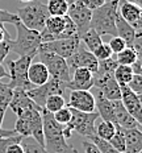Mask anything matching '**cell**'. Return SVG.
Instances as JSON below:
<instances>
[{
	"mask_svg": "<svg viewBox=\"0 0 142 153\" xmlns=\"http://www.w3.org/2000/svg\"><path fill=\"white\" fill-rule=\"evenodd\" d=\"M90 140L97 146V149H99L100 153H120V152H117L112 145L109 144V141L103 140V139H99L96 135H95L93 137H91Z\"/></svg>",
	"mask_w": 142,
	"mask_h": 153,
	"instance_id": "d6a6232c",
	"label": "cell"
},
{
	"mask_svg": "<svg viewBox=\"0 0 142 153\" xmlns=\"http://www.w3.org/2000/svg\"><path fill=\"white\" fill-rule=\"evenodd\" d=\"M66 87L70 91L72 90H82V91H91L93 87V73L88 69L78 68L71 73V78L67 82Z\"/></svg>",
	"mask_w": 142,
	"mask_h": 153,
	"instance_id": "2e32d148",
	"label": "cell"
},
{
	"mask_svg": "<svg viewBox=\"0 0 142 153\" xmlns=\"http://www.w3.org/2000/svg\"><path fill=\"white\" fill-rule=\"evenodd\" d=\"M9 40H11V38H9ZM9 40H5V41H3V42H0V65H3V62L5 61V58H7L9 52H11Z\"/></svg>",
	"mask_w": 142,
	"mask_h": 153,
	"instance_id": "f35d334b",
	"label": "cell"
},
{
	"mask_svg": "<svg viewBox=\"0 0 142 153\" xmlns=\"http://www.w3.org/2000/svg\"><path fill=\"white\" fill-rule=\"evenodd\" d=\"M11 38V36H9L8 30L5 29L4 24H0V42H3V41L5 40H9Z\"/></svg>",
	"mask_w": 142,
	"mask_h": 153,
	"instance_id": "b9f144b4",
	"label": "cell"
},
{
	"mask_svg": "<svg viewBox=\"0 0 142 153\" xmlns=\"http://www.w3.org/2000/svg\"><path fill=\"white\" fill-rule=\"evenodd\" d=\"M79 40H80V42L84 45V48H86L87 50H90V52H93L100 44H103L102 36H100L96 30H93L92 28H90V29H87L83 34H80Z\"/></svg>",
	"mask_w": 142,
	"mask_h": 153,
	"instance_id": "603a6c76",
	"label": "cell"
},
{
	"mask_svg": "<svg viewBox=\"0 0 142 153\" xmlns=\"http://www.w3.org/2000/svg\"><path fill=\"white\" fill-rule=\"evenodd\" d=\"M108 46H109V49L112 50L113 54H117V53L121 52V50H124L128 45H126V42L122 40L121 37L115 36V37H110V40L108 42Z\"/></svg>",
	"mask_w": 142,
	"mask_h": 153,
	"instance_id": "d590c367",
	"label": "cell"
},
{
	"mask_svg": "<svg viewBox=\"0 0 142 153\" xmlns=\"http://www.w3.org/2000/svg\"><path fill=\"white\" fill-rule=\"evenodd\" d=\"M115 132H116V124H113L110 122H104L103 120L99 126L95 127V135L99 139L107 140V141H109L113 137Z\"/></svg>",
	"mask_w": 142,
	"mask_h": 153,
	"instance_id": "4316f807",
	"label": "cell"
},
{
	"mask_svg": "<svg viewBox=\"0 0 142 153\" xmlns=\"http://www.w3.org/2000/svg\"><path fill=\"white\" fill-rule=\"evenodd\" d=\"M53 117L55 119V122L61 126H66L71 120V108L70 107H63L61 110H58L57 112L53 114Z\"/></svg>",
	"mask_w": 142,
	"mask_h": 153,
	"instance_id": "1f68e13d",
	"label": "cell"
},
{
	"mask_svg": "<svg viewBox=\"0 0 142 153\" xmlns=\"http://www.w3.org/2000/svg\"><path fill=\"white\" fill-rule=\"evenodd\" d=\"M63 107H66V100L63 95H50L45 100V106H43V108L50 114H54Z\"/></svg>",
	"mask_w": 142,
	"mask_h": 153,
	"instance_id": "83f0119b",
	"label": "cell"
},
{
	"mask_svg": "<svg viewBox=\"0 0 142 153\" xmlns=\"http://www.w3.org/2000/svg\"><path fill=\"white\" fill-rule=\"evenodd\" d=\"M20 1H23V3H30V1H34V0H20Z\"/></svg>",
	"mask_w": 142,
	"mask_h": 153,
	"instance_id": "c3c4849f",
	"label": "cell"
},
{
	"mask_svg": "<svg viewBox=\"0 0 142 153\" xmlns=\"http://www.w3.org/2000/svg\"><path fill=\"white\" fill-rule=\"evenodd\" d=\"M132 76H133V70H132L130 66L126 65H118L113 71V78L116 79L120 87L121 86H128V83L132 81Z\"/></svg>",
	"mask_w": 142,
	"mask_h": 153,
	"instance_id": "d4e9b609",
	"label": "cell"
},
{
	"mask_svg": "<svg viewBox=\"0 0 142 153\" xmlns=\"http://www.w3.org/2000/svg\"><path fill=\"white\" fill-rule=\"evenodd\" d=\"M16 28V40H9V46L11 50L17 54V56H29L34 57L37 56V52L41 45V37L40 32L32 30L23 25L20 21L15 24Z\"/></svg>",
	"mask_w": 142,
	"mask_h": 153,
	"instance_id": "277c9868",
	"label": "cell"
},
{
	"mask_svg": "<svg viewBox=\"0 0 142 153\" xmlns=\"http://www.w3.org/2000/svg\"><path fill=\"white\" fill-rule=\"evenodd\" d=\"M92 94L95 97V111L97 112V115L102 117L104 122H110L116 124L112 100L107 99V98H104L103 95L97 94V92H92Z\"/></svg>",
	"mask_w": 142,
	"mask_h": 153,
	"instance_id": "d6986e66",
	"label": "cell"
},
{
	"mask_svg": "<svg viewBox=\"0 0 142 153\" xmlns=\"http://www.w3.org/2000/svg\"><path fill=\"white\" fill-rule=\"evenodd\" d=\"M107 1H110V0H107Z\"/></svg>",
	"mask_w": 142,
	"mask_h": 153,
	"instance_id": "681fc988",
	"label": "cell"
},
{
	"mask_svg": "<svg viewBox=\"0 0 142 153\" xmlns=\"http://www.w3.org/2000/svg\"><path fill=\"white\" fill-rule=\"evenodd\" d=\"M43 128V146L47 153H77L63 136V126L58 124L53 117V114L45 108L41 111Z\"/></svg>",
	"mask_w": 142,
	"mask_h": 153,
	"instance_id": "6da1fadb",
	"label": "cell"
},
{
	"mask_svg": "<svg viewBox=\"0 0 142 153\" xmlns=\"http://www.w3.org/2000/svg\"><path fill=\"white\" fill-rule=\"evenodd\" d=\"M66 63H67L71 73L78 68H84V69H88L91 73L95 74V73L97 71V68H99V61H97V58L92 54V52L87 50L82 42L79 44L78 49L74 52V54L66 59Z\"/></svg>",
	"mask_w": 142,
	"mask_h": 153,
	"instance_id": "8fae6325",
	"label": "cell"
},
{
	"mask_svg": "<svg viewBox=\"0 0 142 153\" xmlns=\"http://www.w3.org/2000/svg\"><path fill=\"white\" fill-rule=\"evenodd\" d=\"M115 57H116V61H117L118 65L132 66L138 58H140V53H138L133 46H126L124 50H121L120 53L115 54Z\"/></svg>",
	"mask_w": 142,
	"mask_h": 153,
	"instance_id": "cb8c5ba5",
	"label": "cell"
},
{
	"mask_svg": "<svg viewBox=\"0 0 142 153\" xmlns=\"http://www.w3.org/2000/svg\"><path fill=\"white\" fill-rule=\"evenodd\" d=\"M121 103L138 123H142V102L141 97L133 92L128 86H121Z\"/></svg>",
	"mask_w": 142,
	"mask_h": 153,
	"instance_id": "9a60e30c",
	"label": "cell"
},
{
	"mask_svg": "<svg viewBox=\"0 0 142 153\" xmlns=\"http://www.w3.org/2000/svg\"><path fill=\"white\" fill-rule=\"evenodd\" d=\"M124 137H125V152L124 153H141L142 152L141 129H138V128L124 129Z\"/></svg>",
	"mask_w": 142,
	"mask_h": 153,
	"instance_id": "44dd1931",
	"label": "cell"
},
{
	"mask_svg": "<svg viewBox=\"0 0 142 153\" xmlns=\"http://www.w3.org/2000/svg\"><path fill=\"white\" fill-rule=\"evenodd\" d=\"M5 76H8V70L5 69L3 65H0V79L5 78Z\"/></svg>",
	"mask_w": 142,
	"mask_h": 153,
	"instance_id": "bcb514c9",
	"label": "cell"
},
{
	"mask_svg": "<svg viewBox=\"0 0 142 153\" xmlns=\"http://www.w3.org/2000/svg\"><path fill=\"white\" fill-rule=\"evenodd\" d=\"M8 107L13 111L16 116H18V115H21L28 110H42L28 97L26 91L20 90V88H15L13 90V95H12V99L9 102Z\"/></svg>",
	"mask_w": 142,
	"mask_h": 153,
	"instance_id": "e0dca14e",
	"label": "cell"
},
{
	"mask_svg": "<svg viewBox=\"0 0 142 153\" xmlns=\"http://www.w3.org/2000/svg\"><path fill=\"white\" fill-rule=\"evenodd\" d=\"M50 78V74L47 71L46 66L42 62H32L28 69V81L32 83L33 87L45 85Z\"/></svg>",
	"mask_w": 142,
	"mask_h": 153,
	"instance_id": "ffe728a7",
	"label": "cell"
},
{
	"mask_svg": "<svg viewBox=\"0 0 142 153\" xmlns=\"http://www.w3.org/2000/svg\"><path fill=\"white\" fill-rule=\"evenodd\" d=\"M21 146H23L24 153H47L46 149L43 148L40 143H37L32 136H26L21 140Z\"/></svg>",
	"mask_w": 142,
	"mask_h": 153,
	"instance_id": "f1b7e54d",
	"label": "cell"
},
{
	"mask_svg": "<svg viewBox=\"0 0 142 153\" xmlns=\"http://www.w3.org/2000/svg\"><path fill=\"white\" fill-rule=\"evenodd\" d=\"M7 153H24V151H23V146H21L20 143H17V144H13L9 146L7 149Z\"/></svg>",
	"mask_w": 142,
	"mask_h": 153,
	"instance_id": "7bdbcfd3",
	"label": "cell"
},
{
	"mask_svg": "<svg viewBox=\"0 0 142 153\" xmlns=\"http://www.w3.org/2000/svg\"><path fill=\"white\" fill-rule=\"evenodd\" d=\"M132 1H133V3H135V4H137V5H140L141 3H142V0H132Z\"/></svg>",
	"mask_w": 142,
	"mask_h": 153,
	"instance_id": "7dc6e473",
	"label": "cell"
},
{
	"mask_svg": "<svg viewBox=\"0 0 142 153\" xmlns=\"http://www.w3.org/2000/svg\"><path fill=\"white\" fill-rule=\"evenodd\" d=\"M46 8L50 16H66L68 9V3L67 0H49Z\"/></svg>",
	"mask_w": 142,
	"mask_h": 153,
	"instance_id": "484cf974",
	"label": "cell"
},
{
	"mask_svg": "<svg viewBox=\"0 0 142 153\" xmlns=\"http://www.w3.org/2000/svg\"><path fill=\"white\" fill-rule=\"evenodd\" d=\"M83 151H84V153H100L97 146L95 145L91 140L90 141H88V140H84L83 141Z\"/></svg>",
	"mask_w": 142,
	"mask_h": 153,
	"instance_id": "60d3db41",
	"label": "cell"
},
{
	"mask_svg": "<svg viewBox=\"0 0 142 153\" xmlns=\"http://www.w3.org/2000/svg\"><path fill=\"white\" fill-rule=\"evenodd\" d=\"M67 3H68L67 16L72 20V23L77 25L78 36H80L87 29H90L92 11L88 9L83 4L82 0H67Z\"/></svg>",
	"mask_w": 142,
	"mask_h": 153,
	"instance_id": "30bf717a",
	"label": "cell"
},
{
	"mask_svg": "<svg viewBox=\"0 0 142 153\" xmlns=\"http://www.w3.org/2000/svg\"><path fill=\"white\" fill-rule=\"evenodd\" d=\"M117 7L118 0H110L102 7L93 9L90 28L96 30L100 36H117V30H116V17L118 15Z\"/></svg>",
	"mask_w": 142,
	"mask_h": 153,
	"instance_id": "7a4b0ae2",
	"label": "cell"
},
{
	"mask_svg": "<svg viewBox=\"0 0 142 153\" xmlns=\"http://www.w3.org/2000/svg\"><path fill=\"white\" fill-rule=\"evenodd\" d=\"M37 57H38L40 62H42L46 66L47 71H49L52 78H57L58 81L67 85V82L71 78V71L68 69L65 58H62V57L57 56V54L52 52L43 50V49H38Z\"/></svg>",
	"mask_w": 142,
	"mask_h": 153,
	"instance_id": "52a82bcc",
	"label": "cell"
},
{
	"mask_svg": "<svg viewBox=\"0 0 142 153\" xmlns=\"http://www.w3.org/2000/svg\"><path fill=\"white\" fill-rule=\"evenodd\" d=\"M132 70H133V74H138V75H141L142 74V70H141V59L138 58L137 61H135L133 65L130 66Z\"/></svg>",
	"mask_w": 142,
	"mask_h": 153,
	"instance_id": "ee69618b",
	"label": "cell"
},
{
	"mask_svg": "<svg viewBox=\"0 0 142 153\" xmlns=\"http://www.w3.org/2000/svg\"><path fill=\"white\" fill-rule=\"evenodd\" d=\"M78 36V28L72 20L66 16H49L43 29L40 32L41 44L50 42L61 38H68Z\"/></svg>",
	"mask_w": 142,
	"mask_h": 153,
	"instance_id": "3957f363",
	"label": "cell"
},
{
	"mask_svg": "<svg viewBox=\"0 0 142 153\" xmlns=\"http://www.w3.org/2000/svg\"><path fill=\"white\" fill-rule=\"evenodd\" d=\"M112 103H113V112H115V122L117 126H120L124 129H132V128L141 129V124L125 110L121 100H112Z\"/></svg>",
	"mask_w": 142,
	"mask_h": 153,
	"instance_id": "ac0fdd59",
	"label": "cell"
},
{
	"mask_svg": "<svg viewBox=\"0 0 142 153\" xmlns=\"http://www.w3.org/2000/svg\"><path fill=\"white\" fill-rule=\"evenodd\" d=\"M109 144L113 146L117 152L124 153L125 152V137H124V129L116 124V132L113 137L109 140Z\"/></svg>",
	"mask_w": 142,
	"mask_h": 153,
	"instance_id": "f546056e",
	"label": "cell"
},
{
	"mask_svg": "<svg viewBox=\"0 0 142 153\" xmlns=\"http://www.w3.org/2000/svg\"><path fill=\"white\" fill-rule=\"evenodd\" d=\"M92 54L97 58V61H104V59H108L113 56V53H112V50L109 49L108 44H104V42L100 44L92 52Z\"/></svg>",
	"mask_w": 142,
	"mask_h": 153,
	"instance_id": "836d02e7",
	"label": "cell"
},
{
	"mask_svg": "<svg viewBox=\"0 0 142 153\" xmlns=\"http://www.w3.org/2000/svg\"><path fill=\"white\" fill-rule=\"evenodd\" d=\"M128 87L130 88L133 92H135L137 95H142V75L133 74L132 76V81L128 83Z\"/></svg>",
	"mask_w": 142,
	"mask_h": 153,
	"instance_id": "8d00e7d4",
	"label": "cell"
},
{
	"mask_svg": "<svg viewBox=\"0 0 142 153\" xmlns=\"http://www.w3.org/2000/svg\"><path fill=\"white\" fill-rule=\"evenodd\" d=\"M5 111H7V108L0 107V129H1V126H3V120H4V116H5Z\"/></svg>",
	"mask_w": 142,
	"mask_h": 153,
	"instance_id": "f6af8a7d",
	"label": "cell"
},
{
	"mask_svg": "<svg viewBox=\"0 0 142 153\" xmlns=\"http://www.w3.org/2000/svg\"><path fill=\"white\" fill-rule=\"evenodd\" d=\"M21 140H23V136H20V135L0 139V153H7V149L9 146L13 144H17V143H21Z\"/></svg>",
	"mask_w": 142,
	"mask_h": 153,
	"instance_id": "e575fe53",
	"label": "cell"
},
{
	"mask_svg": "<svg viewBox=\"0 0 142 153\" xmlns=\"http://www.w3.org/2000/svg\"><path fill=\"white\" fill-rule=\"evenodd\" d=\"M66 106L80 112H95V97L91 91L72 90Z\"/></svg>",
	"mask_w": 142,
	"mask_h": 153,
	"instance_id": "5bb4252c",
	"label": "cell"
},
{
	"mask_svg": "<svg viewBox=\"0 0 142 153\" xmlns=\"http://www.w3.org/2000/svg\"><path fill=\"white\" fill-rule=\"evenodd\" d=\"M99 117L97 112H80V111L71 108V120L66 124L68 129L75 131L80 136L86 139H91L95 136V123Z\"/></svg>",
	"mask_w": 142,
	"mask_h": 153,
	"instance_id": "ba28073f",
	"label": "cell"
},
{
	"mask_svg": "<svg viewBox=\"0 0 142 153\" xmlns=\"http://www.w3.org/2000/svg\"><path fill=\"white\" fill-rule=\"evenodd\" d=\"M83 1V4L86 5L88 9H91V11H93V9L102 7L103 4H105L107 0H82Z\"/></svg>",
	"mask_w": 142,
	"mask_h": 153,
	"instance_id": "ab89813d",
	"label": "cell"
},
{
	"mask_svg": "<svg viewBox=\"0 0 142 153\" xmlns=\"http://www.w3.org/2000/svg\"><path fill=\"white\" fill-rule=\"evenodd\" d=\"M118 15L128 23L129 25L135 29L137 33H141L142 30V9L140 5L130 0H118L117 7Z\"/></svg>",
	"mask_w": 142,
	"mask_h": 153,
	"instance_id": "4fadbf2b",
	"label": "cell"
},
{
	"mask_svg": "<svg viewBox=\"0 0 142 153\" xmlns=\"http://www.w3.org/2000/svg\"><path fill=\"white\" fill-rule=\"evenodd\" d=\"M116 30H117V36L121 37L128 46L133 45L135 38L141 37L142 34V33H137L134 28L126 23L120 15H117V17H116Z\"/></svg>",
	"mask_w": 142,
	"mask_h": 153,
	"instance_id": "7402d4cb",
	"label": "cell"
},
{
	"mask_svg": "<svg viewBox=\"0 0 142 153\" xmlns=\"http://www.w3.org/2000/svg\"><path fill=\"white\" fill-rule=\"evenodd\" d=\"M12 95H13V90L7 83L0 82V107L8 108L9 102L12 99Z\"/></svg>",
	"mask_w": 142,
	"mask_h": 153,
	"instance_id": "4dcf8cb0",
	"label": "cell"
},
{
	"mask_svg": "<svg viewBox=\"0 0 142 153\" xmlns=\"http://www.w3.org/2000/svg\"><path fill=\"white\" fill-rule=\"evenodd\" d=\"M66 88H67L66 87V83L58 81L57 78H52V76H50L49 81H47L45 85L30 88V90L26 91V94L37 106L43 108V106H45V100L50 97V95H63L66 91Z\"/></svg>",
	"mask_w": 142,
	"mask_h": 153,
	"instance_id": "9c48e42d",
	"label": "cell"
},
{
	"mask_svg": "<svg viewBox=\"0 0 142 153\" xmlns=\"http://www.w3.org/2000/svg\"><path fill=\"white\" fill-rule=\"evenodd\" d=\"M141 153H142V152H141Z\"/></svg>",
	"mask_w": 142,
	"mask_h": 153,
	"instance_id": "f907efd6",
	"label": "cell"
},
{
	"mask_svg": "<svg viewBox=\"0 0 142 153\" xmlns=\"http://www.w3.org/2000/svg\"><path fill=\"white\" fill-rule=\"evenodd\" d=\"M79 44H80L79 36H74V37L61 38V40H54V41H50V42L41 44L40 49L52 52V53L57 54V56L62 57V58L67 59L68 57L72 56L75 50L78 49Z\"/></svg>",
	"mask_w": 142,
	"mask_h": 153,
	"instance_id": "7c38bea8",
	"label": "cell"
},
{
	"mask_svg": "<svg viewBox=\"0 0 142 153\" xmlns=\"http://www.w3.org/2000/svg\"><path fill=\"white\" fill-rule=\"evenodd\" d=\"M32 61H33V57L23 56V57H18L17 59L8 62L9 82L7 85L12 90L20 88V90L28 91L30 88H33L32 83L28 81V69H29Z\"/></svg>",
	"mask_w": 142,
	"mask_h": 153,
	"instance_id": "8992f818",
	"label": "cell"
},
{
	"mask_svg": "<svg viewBox=\"0 0 142 153\" xmlns=\"http://www.w3.org/2000/svg\"><path fill=\"white\" fill-rule=\"evenodd\" d=\"M18 21V17L16 13H12L5 9H0V24H16Z\"/></svg>",
	"mask_w": 142,
	"mask_h": 153,
	"instance_id": "74e56055",
	"label": "cell"
},
{
	"mask_svg": "<svg viewBox=\"0 0 142 153\" xmlns=\"http://www.w3.org/2000/svg\"><path fill=\"white\" fill-rule=\"evenodd\" d=\"M16 15H17L18 21L21 24L32 30H37V32H41L43 29L46 19L50 16L49 12H47L46 5L38 1L28 3L25 7L18 8L16 11Z\"/></svg>",
	"mask_w": 142,
	"mask_h": 153,
	"instance_id": "5b68a950",
	"label": "cell"
}]
</instances>
